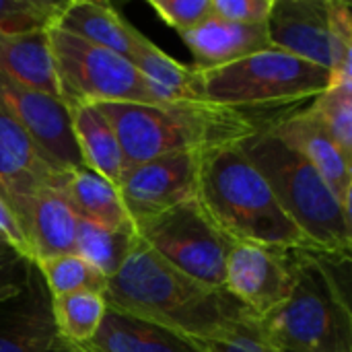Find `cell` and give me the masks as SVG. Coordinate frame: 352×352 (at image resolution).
Here are the masks:
<instances>
[{"mask_svg":"<svg viewBox=\"0 0 352 352\" xmlns=\"http://www.w3.org/2000/svg\"><path fill=\"white\" fill-rule=\"evenodd\" d=\"M107 307L173 330L200 344L260 322L225 289H210L161 260L140 237L107 280Z\"/></svg>","mask_w":352,"mask_h":352,"instance_id":"6da1fadb","label":"cell"},{"mask_svg":"<svg viewBox=\"0 0 352 352\" xmlns=\"http://www.w3.org/2000/svg\"><path fill=\"white\" fill-rule=\"evenodd\" d=\"M198 200L214 225L235 243L318 254L237 142L202 153Z\"/></svg>","mask_w":352,"mask_h":352,"instance_id":"7a4b0ae2","label":"cell"},{"mask_svg":"<svg viewBox=\"0 0 352 352\" xmlns=\"http://www.w3.org/2000/svg\"><path fill=\"white\" fill-rule=\"evenodd\" d=\"M237 146L262 173L283 210L314 243L318 254L336 262H351V212L342 208L314 165L283 142L264 120Z\"/></svg>","mask_w":352,"mask_h":352,"instance_id":"3957f363","label":"cell"},{"mask_svg":"<svg viewBox=\"0 0 352 352\" xmlns=\"http://www.w3.org/2000/svg\"><path fill=\"white\" fill-rule=\"evenodd\" d=\"M111 124L126 165H140L171 153H206L250 136L258 122L248 111L184 101L173 105L97 103Z\"/></svg>","mask_w":352,"mask_h":352,"instance_id":"277c9868","label":"cell"},{"mask_svg":"<svg viewBox=\"0 0 352 352\" xmlns=\"http://www.w3.org/2000/svg\"><path fill=\"white\" fill-rule=\"evenodd\" d=\"M291 297L260 320L266 340L278 352H352V314L334 266L314 252H295Z\"/></svg>","mask_w":352,"mask_h":352,"instance_id":"5b68a950","label":"cell"},{"mask_svg":"<svg viewBox=\"0 0 352 352\" xmlns=\"http://www.w3.org/2000/svg\"><path fill=\"white\" fill-rule=\"evenodd\" d=\"M330 80L328 68L274 47L221 68H192L196 99L239 111L314 99Z\"/></svg>","mask_w":352,"mask_h":352,"instance_id":"8992f818","label":"cell"},{"mask_svg":"<svg viewBox=\"0 0 352 352\" xmlns=\"http://www.w3.org/2000/svg\"><path fill=\"white\" fill-rule=\"evenodd\" d=\"M50 50L62 103L72 109L97 103L161 105L142 74L120 54L50 29Z\"/></svg>","mask_w":352,"mask_h":352,"instance_id":"52a82bcc","label":"cell"},{"mask_svg":"<svg viewBox=\"0 0 352 352\" xmlns=\"http://www.w3.org/2000/svg\"><path fill=\"white\" fill-rule=\"evenodd\" d=\"M134 231L171 268L204 287L225 289L227 258L235 241L214 225L198 198L138 225Z\"/></svg>","mask_w":352,"mask_h":352,"instance_id":"ba28073f","label":"cell"},{"mask_svg":"<svg viewBox=\"0 0 352 352\" xmlns=\"http://www.w3.org/2000/svg\"><path fill=\"white\" fill-rule=\"evenodd\" d=\"M270 45L332 74L352 70V12L340 0H274L266 21Z\"/></svg>","mask_w":352,"mask_h":352,"instance_id":"9c48e42d","label":"cell"},{"mask_svg":"<svg viewBox=\"0 0 352 352\" xmlns=\"http://www.w3.org/2000/svg\"><path fill=\"white\" fill-rule=\"evenodd\" d=\"M202 153L184 151L132 165L118 190L134 229L184 202L198 198Z\"/></svg>","mask_w":352,"mask_h":352,"instance_id":"30bf717a","label":"cell"},{"mask_svg":"<svg viewBox=\"0 0 352 352\" xmlns=\"http://www.w3.org/2000/svg\"><path fill=\"white\" fill-rule=\"evenodd\" d=\"M0 103L25 130L37 153L58 171H72L82 165L70 109L60 97L21 87L0 74Z\"/></svg>","mask_w":352,"mask_h":352,"instance_id":"8fae6325","label":"cell"},{"mask_svg":"<svg viewBox=\"0 0 352 352\" xmlns=\"http://www.w3.org/2000/svg\"><path fill=\"white\" fill-rule=\"evenodd\" d=\"M295 252L235 243L225 268V291L258 320L280 307L295 289Z\"/></svg>","mask_w":352,"mask_h":352,"instance_id":"7c38bea8","label":"cell"},{"mask_svg":"<svg viewBox=\"0 0 352 352\" xmlns=\"http://www.w3.org/2000/svg\"><path fill=\"white\" fill-rule=\"evenodd\" d=\"M0 352H87L58 332L37 266L16 295L0 301Z\"/></svg>","mask_w":352,"mask_h":352,"instance_id":"4fadbf2b","label":"cell"},{"mask_svg":"<svg viewBox=\"0 0 352 352\" xmlns=\"http://www.w3.org/2000/svg\"><path fill=\"white\" fill-rule=\"evenodd\" d=\"M66 173L68 171H58L43 161L25 130L0 103V194L16 212L25 233L37 190L60 184Z\"/></svg>","mask_w":352,"mask_h":352,"instance_id":"5bb4252c","label":"cell"},{"mask_svg":"<svg viewBox=\"0 0 352 352\" xmlns=\"http://www.w3.org/2000/svg\"><path fill=\"white\" fill-rule=\"evenodd\" d=\"M266 126L291 148L301 153L314 169L324 177L328 188L334 192L344 210L351 212L352 196V163L338 151L336 142L328 134L324 122L311 105L287 111L280 118L264 120Z\"/></svg>","mask_w":352,"mask_h":352,"instance_id":"9a60e30c","label":"cell"},{"mask_svg":"<svg viewBox=\"0 0 352 352\" xmlns=\"http://www.w3.org/2000/svg\"><path fill=\"white\" fill-rule=\"evenodd\" d=\"M179 35L194 56V70L221 68L272 50L266 25H239L214 14Z\"/></svg>","mask_w":352,"mask_h":352,"instance_id":"2e32d148","label":"cell"},{"mask_svg":"<svg viewBox=\"0 0 352 352\" xmlns=\"http://www.w3.org/2000/svg\"><path fill=\"white\" fill-rule=\"evenodd\" d=\"M78 221L80 219L64 192V179L56 186L39 188L27 217V237L33 262L76 254Z\"/></svg>","mask_w":352,"mask_h":352,"instance_id":"e0dca14e","label":"cell"},{"mask_svg":"<svg viewBox=\"0 0 352 352\" xmlns=\"http://www.w3.org/2000/svg\"><path fill=\"white\" fill-rule=\"evenodd\" d=\"M82 349L87 352H206L192 338L111 307H107L99 330Z\"/></svg>","mask_w":352,"mask_h":352,"instance_id":"ac0fdd59","label":"cell"},{"mask_svg":"<svg viewBox=\"0 0 352 352\" xmlns=\"http://www.w3.org/2000/svg\"><path fill=\"white\" fill-rule=\"evenodd\" d=\"M0 74L21 87L60 97L50 50V31L27 35L0 33Z\"/></svg>","mask_w":352,"mask_h":352,"instance_id":"d6986e66","label":"cell"},{"mask_svg":"<svg viewBox=\"0 0 352 352\" xmlns=\"http://www.w3.org/2000/svg\"><path fill=\"white\" fill-rule=\"evenodd\" d=\"M58 29L85 39L93 45L111 50L126 60L132 52V39L136 29L120 16V12L107 4L97 0H72L66 4Z\"/></svg>","mask_w":352,"mask_h":352,"instance_id":"ffe728a7","label":"cell"},{"mask_svg":"<svg viewBox=\"0 0 352 352\" xmlns=\"http://www.w3.org/2000/svg\"><path fill=\"white\" fill-rule=\"evenodd\" d=\"M70 120L82 165L118 186L128 165L107 118L97 105H78L70 109Z\"/></svg>","mask_w":352,"mask_h":352,"instance_id":"44dd1931","label":"cell"},{"mask_svg":"<svg viewBox=\"0 0 352 352\" xmlns=\"http://www.w3.org/2000/svg\"><path fill=\"white\" fill-rule=\"evenodd\" d=\"M64 192L80 221L103 229H134L120 190L99 173L78 167L66 173Z\"/></svg>","mask_w":352,"mask_h":352,"instance_id":"7402d4cb","label":"cell"},{"mask_svg":"<svg viewBox=\"0 0 352 352\" xmlns=\"http://www.w3.org/2000/svg\"><path fill=\"white\" fill-rule=\"evenodd\" d=\"M128 62L142 74L151 93L161 101V105L200 101L196 99L192 89V68L167 56L138 29L132 39V52Z\"/></svg>","mask_w":352,"mask_h":352,"instance_id":"603a6c76","label":"cell"},{"mask_svg":"<svg viewBox=\"0 0 352 352\" xmlns=\"http://www.w3.org/2000/svg\"><path fill=\"white\" fill-rule=\"evenodd\" d=\"M134 229H103L87 221H78L76 256L89 262L107 280L113 278L136 245Z\"/></svg>","mask_w":352,"mask_h":352,"instance_id":"cb8c5ba5","label":"cell"},{"mask_svg":"<svg viewBox=\"0 0 352 352\" xmlns=\"http://www.w3.org/2000/svg\"><path fill=\"white\" fill-rule=\"evenodd\" d=\"M107 311L103 293L76 291L52 297V318L58 332L72 344L85 346L99 330Z\"/></svg>","mask_w":352,"mask_h":352,"instance_id":"d4e9b609","label":"cell"},{"mask_svg":"<svg viewBox=\"0 0 352 352\" xmlns=\"http://www.w3.org/2000/svg\"><path fill=\"white\" fill-rule=\"evenodd\" d=\"M324 122L342 157L352 163V70L332 74L326 91L309 103Z\"/></svg>","mask_w":352,"mask_h":352,"instance_id":"484cf974","label":"cell"},{"mask_svg":"<svg viewBox=\"0 0 352 352\" xmlns=\"http://www.w3.org/2000/svg\"><path fill=\"white\" fill-rule=\"evenodd\" d=\"M50 297H60L76 291L105 293L107 278L101 276L89 262L76 254H64L35 262Z\"/></svg>","mask_w":352,"mask_h":352,"instance_id":"4316f807","label":"cell"},{"mask_svg":"<svg viewBox=\"0 0 352 352\" xmlns=\"http://www.w3.org/2000/svg\"><path fill=\"white\" fill-rule=\"evenodd\" d=\"M66 4L58 0H0V33L27 35L50 31L58 27Z\"/></svg>","mask_w":352,"mask_h":352,"instance_id":"83f0119b","label":"cell"},{"mask_svg":"<svg viewBox=\"0 0 352 352\" xmlns=\"http://www.w3.org/2000/svg\"><path fill=\"white\" fill-rule=\"evenodd\" d=\"M151 8L175 31L186 33L208 19L210 0H151Z\"/></svg>","mask_w":352,"mask_h":352,"instance_id":"f1b7e54d","label":"cell"},{"mask_svg":"<svg viewBox=\"0 0 352 352\" xmlns=\"http://www.w3.org/2000/svg\"><path fill=\"white\" fill-rule=\"evenodd\" d=\"M274 0H210V12L239 25H266Z\"/></svg>","mask_w":352,"mask_h":352,"instance_id":"f546056e","label":"cell"},{"mask_svg":"<svg viewBox=\"0 0 352 352\" xmlns=\"http://www.w3.org/2000/svg\"><path fill=\"white\" fill-rule=\"evenodd\" d=\"M206 352H278L264 336L260 322L243 326L235 334L202 344Z\"/></svg>","mask_w":352,"mask_h":352,"instance_id":"4dcf8cb0","label":"cell"},{"mask_svg":"<svg viewBox=\"0 0 352 352\" xmlns=\"http://www.w3.org/2000/svg\"><path fill=\"white\" fill-rule=\"evenodd\" d=\"M33 266L35 262H29L14 252L0 256V301L16 295L27 285Z\"/></svg>","mask_w":352,"mask_h":352,"instance_id":"1f68e13d","label":"cell"},{"mask_svg":"<svg viewBox=\"0 0 352 352\" xmlns=\"http://www.w3.org/2000/svg\"><path fill=\"white\" fill-rule=\"evenodd\" d=\"M0 237L12 248V252H16L25 260L33 262V252H31L27 233H25L16 212L12 210V206L6 202V198L2 194H0Z\"/></svg>","mask_w":352,"mask_h":352,"instance_id":"d6a6232c","label":"cell"},{"mask_svg":"<svg viewBox=\"0 0 352 352\" xmlns=\"http://www.w3.org/2000/svg\"><path fill=\"white\" fill-rule=\"evenodd\" d=\"M10 252H12V248L0 237V256H6V254H10ZM14 254H16V252H14Z\"/></svg>","mask_w":352,"mask_h":352,"instance_id":"836d02e7","label":"cell"}]
</instances>
